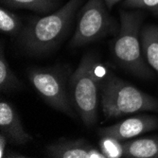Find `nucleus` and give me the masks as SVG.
<instances>
[{"instance_id": "1", "label": "nucleus", "mask_w": 158, "mask_h": 158, "mask_svg": "<svg viewBox=\"0 0 158 158\" xmlns=\"http://www.w3.org/2000/svg\"><path fill=\"white\" fill-rule=\"evenodd\" d=\"M86 0H68L57 10L33 17L18 36L23 49L31 55H44L56 49L68 35L78 11Z\"/></svg>"}, {"instance_id": "2", "label": "nucleus", "mask_w": 158, "mask_h": 158, "mask_svg": "<svg viewBox=\"0 0 158 158\" xmlns=\"http://www.w3.org/2000/svg\"><path fill=\"white\" fill-rule=\"evenodd\" d=\"M106 73L97 55L88 52L82 56L78 67L69 78V90L74 109L88 128L98 121L100 87Z\"/></svg>"}, {"instance_id": "3", "label": "nucleus", "mask_w": 158, "mask_h": 158, "mask_svg": "<svg viewBox=\"0 0 158 158\" xmlns=\"http://www.w3.org/2000/svg\"><path fill=\"white\" fill-rule=\"evenodd\" d=\"M145 12L143 10L119 11V31L112 42V54L119 66L135 76L152 80L156 74L143 56L140 31Z\"/></svg>"}, {"instance_id": "4", "label": "nucleus", "mask_w": 158, "mask_h": 158, "mask_svg": "<svg viewBox=\"0 0 158 158\" xmlns=\"http://www.w3.org/2000/svg\"><path fill=\"white\" fill-rule=\"evenodd\" d=\"M100 106L109 120L139 112H158V98L107 72L100 87Z\"/></svg>"}, {"instance_id": "5", "label": "nucleus", "mask_w": 158, "mask_h": 158, "mask_svg": "<svg viewBox=\"0 0 158 158\" xmlns=\"http://www.w3.org/2000/svg\"><path fill=\"white\" fill-rule=\"evenodd\" d=\"M74 34L69 42L71 48L92 44L107 36H117L120 23L110 14L104 0H86L78 11Z\"/></svg>"}, {"instance_id": "6", "label": "nucleus", "mask_w": 158, "mask_h": 158, "mask_svg": "<svg viewBox=\"0 0 158 158\" xmlns=\"http://www.w3.org/2000/svg\"><path fill=\"white\" fill-rule=\"evenodd\" d=\"M27 79L37 94L50 107L73 119L79 117L71 100L65 73L59 66L30 68Z\"/></svg>"}, {"instance_id": "7", "label": "nucleus", "mask_w": 158, "mask_h": 158, "mask_svg": "<svg viewBox=\"0 0 158 158\" xmlns=\"http://www.w3.org/2000/svg\"><path fill=\"white\" fill-rule=\"evenodd\" d=\"M158 128V117L142 114L128 118L111 126L99 128V136H111L119 141L132 139L139 135L153 131Z\"/></svg>"}, {"instance_id": "8", "label": "nucleus", "mask_w": 158, "mask_h": 158, "mask_svg": "<svg viewBox=\"0 0 158 158\" xmlns=\"http://www.w3.org/2000/svg\"><path fill=\"white\" fill-rule=\"evenodd\" d=\"M45 154L51 158H106L102 151L84 138H60L46 147Z\"/></svg>"}, {"instance_id": "9", "label": "nucleus", "mask_w": 158, "mask_h": 158, "mask_svg": "<svg viewBox=\"0 0 158 158\" xmlns=\"http://www.w3.org/2000/svg\"><path fill=\"white\" fill-rule=\"evenodd\" d=\"M0 131L15 145H25L32 140L31 134L25 130L15 108L4 100L0 102Z\"/></svg>"}, {"instance_id": "10", "label": "nucleus", "mask_w": 158, "mask_h": 158, "mask_svg": "<svg viewBox=\"0 0 158 158\" xmlns=\"http://www.w3.org/2000/svg\"><path fill=\"white\" fill-rule=\"evenodd\" d=\"M122 142V157L158 158V136L132 138Z\"/></svg>"}, {"instance_id": "11", "label": "nucleus", "mask_w": 158, "mask_h": 158, "mask_svg": "<svg viewBox=\"0 0 158 158\" xmlns=\"http://www.w3.org/2000/svg\"><path fill=\"white\" fill-rule=\"evenodd\" d=\"M140 40L143 56L158 78V26L142 27Z\"/></svg>"}, {"instance_id": "12", "label": "nucleus", "mask_w": 158, "mask_h": 158, "mask_svg": "<svg viewBox=\"0 0 158 158\" xmlns=\"http://www.w3.org/2000/svg\"><path fill=\"white\" fill-rule=\"evenodd\" d=\"M63 0H0L8 9H26L39 15H46L61 8Z\"/></svg>"}, {"instance_id": "13", "label": "nucleus", "mask_w": 158, "mask_h": 158, "mask_svg": "<svg viewBox=\"0 0 158 158\" xmlns=\"http://www.w3.org/2000/svg\"><path fill=\"white\" fill-rule=\"evenodd\" d=\"M23 87L22 81L10 68L4 53L3 47L0 50V89L4 93L20 90Z\"/></svg>"}, {"instance_id": "14", "label": "nucleus", "mask_w": 158, "mask_h": 158, "mask_svg": "<svg viewBox=\"0 0 158 158\" xmlns=\"http://www.w3.org/2000/svg\"><path fill=\"white\" fill-rule=\"evenodd\" d=\"M23 22L18 14L8 8H0V31L11 37H18L23 30Z\"/></svg>"}, {"instance_id": "15", "label": "nucleus", "mask_w": 158, "mask_h": 158, "mask_svg": "<svg viewBox=\"0 0 158 158\" xmlns=\"http://www.w3.org/2000/svg\"><path fill=\"white\" fill-rule=\"evenodd\" d=\"M99 148L106 158H120L122 157V142L111 137V136H100Z\"/></svg>"}, {"instance_id": "16", "label": "nucleus", "mask_w": 158, "mask_h": 158, "mask_svg": "<svg viewBox=\"0 0 158 158\" xmlns=\"http://www.w3.org/2000/svg\"><path fill=\"white\" fill-rule=\"evenodd\" d=\"M122 7L127 10H146L158 16V0H124Z\"/></svg>"}, {"instance_id": "17", "label": "nucleus", "mask_w": 158, "mask_h": 158, "mask_svg": "<svg viewBox=\"0 0 158 158\" xmlns=\"http://www.w3.org/2000/svg\"><path fill=\"white\" fill-rule=\"evenodd\" d=\"M8 142H9V139L8 137L3 134L1 133L0 134V158H2L5 151L7 150V146H8Z\"/></svg>"}, {"instance_id": "18", "label": "nucleus", "mask_w": 158, "mask_h": 158, "mask_svg": "<svg viewBox=\"0 0 158 158\" xmlns=\"http://www.w3.org/2000/svg\"><path fill=\"white\" fill-rule=\"evenodd\" d=\"M7 158V157H14V158H26L27 157V155L25 154H22V153H19V152H13V151H10L7 148V150L5 151L2 158Z\"/></svg>"}, {"instance_id": "19", "label": "nucleus", "mask_w": 158, "mask_h": 158, "mask_svg": "<svg viewBox=\"0 0 158 158\" xmlns=\"http://www.w3.org/2000/svg\"><path fill=\"white\" fill-rule=\"evenodd\" d=\"M120 1H124V0H104V2H105V4H106L109 10H111L114 8V5H117Z\"/></svg>"}]
</instances>
